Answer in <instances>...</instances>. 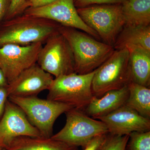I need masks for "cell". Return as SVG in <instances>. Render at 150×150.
<instances>
[{"label":"cell","instance_id":"30","mask_svg":"<svg viewBox=\"0 0 150 150\" xmlns=\"http://www.w3.org/2000/svg\"><path fill=\"white\" fill-rule=\"evenodd\" d=\"M2 150H7L5 149H2Z\"/></svg>","mask_w":150,"mask_h":150},{"label":"cell","instance_id":"11","mask_svg":"<svg viewBox=\"0 0 150 150\" xmlns=\"http://www.w3.org/2000/svg\"><path fill=\"white\" fill-rule=\"evenodd\" d=\"M20 136L42 137L38 130L30 123L23 111L7 99L0 120V148L7 149L13 140Z\"/></svg>","mask_w":150,"mask_h":150},{"label":"cell","instance_id":"20","mask_svg":"<svg viewBox=\"0 0 150 150\" xmlns=\"http://www.w3.org/2000/svg\"><path fill=\"white\" fill-rule=\"evenodd\" d=\"M129 136L125 150H150V131L133 132Z\"/></svg>","mask_w":150,"mask_h":150},{"label":"cell","instance_id":"19","mask_svg":"<svg viewBox=\"0 0 150 150\" xmlns=\"http://www.w3.org/2000/svg\"><path fill=\"white\" fill-rule=\"evenodd\" d=\"M128 87L129 95L125 105L136 110L143 117L150 118V88L132 81L129 82Z\"/></svg>","mask_w":150,"mask_h":150},{"label":"cell","instance_id":"13","mask_svg":"<svg viewBox=\"0 0 150 150\" xmlns=\"http://www.w3.org/2000/svg\"><path fill=\"white\" fill-rule=\"evenodd\" d=\"M96 119L103 122L108 133L112 135L124 136L134 132L150 131V118L143 117L125 105Z\"/></svg>","mask_w":150,"mask_h":150},{"label":"cell","instance_id":"12","mask_svg":"<svg viewBox=\"0 0 150 150\" xmlns=\"http://www.w3.org/2000/svg\"><path fill=\"white\" fill-rule=\"evenodd\" d=\"M52 75L46 72L37 63L21 73L7 87L8 94L18 97L37 96L51 87Z\"/></svg>","mask_w":150,"mask_h":150},{"label":"cell","instance_id":"24","mask_svg":"<svg viewBox=\"0 0 150 150\" xmlns=\"http://www.w3.org/2000/svg\"><path fill=\"white\" fill-rule=\"evenodd\" d=\"M108 134H100L93 137L83 148V150H99L106 139Z\"/></svg>","mask_w":150,"mask_h":150},{"label":"cell","instance_id":"7","mask_svg":"<svg viewBox=\"0 0 150 150\" xmlns=\"http://www.w3.org/2000/svg\"><path fill=\"white\" fill-rule=\"evenodd\" d=\"M65 113L66 124L61 131L51 137L53 139L84 148L93 137L108 133L103 122L90 117L83 110L73 108Z\"/></svg>","mask_w":150,"mask_h":150},{"label":"cell","instance_id":"18","mask_svg":"<svg viewBox=\"0 0 150 150\" xmlns=\"http://www.w3.org/2000/svg\"><path fill=\"white\" fill-rule=\"evenodd\" d=\"M121 5L125 26L150 25V0H126Z\"/></svg>","mask_w":150,"mask_h":150},{"label":"cell","instance_id":"14","mask_svg":"<svg viewBox=\"0 0 150 150\" xmlns=\"http://www.w3.org/2000/svg\"><path fill=\"white\" fill-rule=\"evenodd\" d=\"M129 95L127 85L119 89L108 91L100 98L93 96L83 111L90 117L97 119L124 105Z\"/></svg>","mask_w":150,"mask_h":150},{"label":"cell","instance_id":"2","mask_svg":"<svg viewBox=\"0 0 150 150\" xmlns=\"http://www.w3.org/2000/svg\"><path fill=\"white\" fill-rule=\"evenodd\" d=\"M59 30L71 47L74 60V72L78 74L93 71L115 51L112 46L100 42L76 28L61 25Z\"/></svg>","mask_w":150,"mask_h":150},{"label":"cell","instance_id":"28","mask_svg":"<svg viewBox=\"0 0 150 150\" xmlns=\"http://www.w3.org/2000/svg\"><path fill=\"white\" fill-rule=\"evenodd\" d=\"M8 86L7 81L4 73L0 69V87H6Z\"/></svg>","mask_w":150,"mask_h":150},{"label":"cell","instance_id":"22","mask_svg":"<svg viewBox=\"0 0 150 150\" xmlns=\"http://www.w3.org/2000/svg\"><path fill=\"white\" fill-rule=\"evenodd\" d=\"M28 8L26 0H11L8 11L4 21L8 20L22 15Z\"/></svg>","mask_w":150,"mask_h":150},{"label":"cell","instance_id":"23","mask_svg":"<svg viewBox=\"0 0 150 150\" xmlns=\"http://www.w3.org/2000/svg\"><path fill=\"white\" fill-rule=\"evenodd\" d=\"M126 0H74V4L77 8L86 7L93 5L122 4Z\"/></svg>","mask_w":150,"mask_h":150},{"label":"cell","instance_id":"27","mask_svg":"<svg viewBox=\"0 0 150 150\" xmlns=\"http://www.w3.org/2000/svg\"><path fill=\"white\" fill-rule=\"evenodd\" d=\"M11 0H0V25L4 20L10 5Z\"/></svg>","mask_w":150,"mask_h":150},{"label":"cell","instance_id":"25","mask_svg":"<svg viewBox=\"0 0 150 150\" xmlns=\"http://www.w3.org/2000/svg\"><path fill=\"white\" fill-rule=\"evenodd\" d=\"M7 86L0 87V120L2 117L8 98Z\"/></svg>","mask_w":150,"mask_h":150},{"label":"cell","instance_id":"9","mask_svg":"<svg viewBox=\"0 0 150 150\" xmlns=\"http://www.w3.org/2000/svg\"><path fill=\"white\" fill-rule=\"evenodd\" d=\"M43 43L26 46L8 44L0 47V69L8 84L24 70L37 63Z\"/></svg>","mask_w":150,"mask_h":150},{"label":"cell","instance_id":"4","mask_svg":"<svg viewBox=\"0 0 150 150\" xmlns=\"http://www.w3.org/2000/svg\"><path fill=\"white\" fill-rule=\"evenodd\" d=\"M8 99L23 111L30 123L45 138H51L53 136V126L57 118L73 108L68 104L40 99L37 96H10Z\"/></svg>","mask_w":150,"mask_h":150},{"label":"cell","instance_id":"1","mask_svg":"<svg viewBox=\"0 0 150 150\" xmlns=\"http://www.w3.org/2000/svg\"><path fill=\"white\" fill-rule=\"evenodd\" d=\"M61 25L48 19L23 14L0 25V47L6 44L26 46L45 43L59 32Z\"/></svg>","mask_w":150,"mask_h":150},{"label":"cell","instance_id":"10","mask_svg":"<svg viewBox=\"0 0 150 150\" xmlns=\"http://www.w3.org/2000/svg\"><path fill=\"white\" fill-rule=\"evenodd\" d=\"M23 14L48 19L62 26L81 30L96 40L100 39L97 33L81 18L74 4V0H57L40 7L28 8Z\"/></svg>","mask_w":150,"mask_h":150},{"label":"cell","instance_id":"5","mask_svg":"<svg viewBox=\"0 0 150 150\" xmlns=\"http://www.w3.org/2000/svg\"><path fill=\"white\" fill-rule=\"evenodd\" d=\"M81 18L104 43L113 47L125 25L121 4L89 6L77 9Z\"/></svg>","mask_w":150,"mask_h":150},{"label":"cell","instance_id":"8","mask_svg":"<svg viewBox=\"0 0 150 150\" xmlns=\"http://www.w3.org/2000/svg\"><path fill=\"white\" fill-rule=\"evenodd\" d=\"M37 64L55 78L74 72V60L71 47L59 32L49 38L40 50Z\"/></svg>","mask_w":150,"mask_h":150},{"label":"cell","instance_id":"26","mask_svg":"<svg viewBox=\"0 0 150 150\" xmlns=\"http://www.w3.org/2000/svg\"><path fill=\"white\" fill-rule=\"evenodd\" d=\"M57 0H26L28 8L40 7L49 4Z\"/></svg>","mask_w":150,"mask_h":150},{"label":"cell","instance_id":"29","mask_svg":"<svg viewBox=\"0 0 150 150\" xmlns=\"http://www.w3.org/2000/svg\"><path fill=\"white\" fill-rule=\"evenodd\" d=\"M2 149H1V148H0V150H2Z\"/></svg>","mask_w":150,"mask_h":150},{"label":"cell","instance_id":"15","mask_svg":"<svg viewBox=\"0 0 150 150\" xmlns=\"http://www.w3.org/2000/svg\"><path fill=\"white\" fill-rule=\"evenodd\" d=\"M115 50L144 48L150 51V26H125L120 33L113 46Z\"/></svg>","mask_w":150,"mask_h":150},{"label":"cell","instance_id":"6","mask_svg":"<svg viewBox=\"0 0 150 150\" xmlns=\"http://www.w3.org/2000/svg\"><path fill=\"white\" fill-rule=\"evenodd\" d=\"M130 81L129 50L127 48L115 50L95 70L92 81L93 94L101 97L108 91L128 85Z\"/></svg>","mask_w":150,"mask_h":150},{"label":"cell","instance_id":"16","mask_svg":"<svg viewBox=\"0 0 150 150\" xmlns=\"http://www.w3.org/2000/svg\"><path fill=\"white\" fill-rule=\"evenodd\" d=\"M129 51L130 81L150 88V51L140 48Z\"/></svg>","mask_w":150,"mask_h":150},{"label":"cell","instance_id":"3","mask_svg":"<svg viewBox=\"0 0 150 150\" xmlns=\"http://www.w3.org/2000/svg\"><path fill=\"white\" fill-rule=\"evenodd\" d=\"M95 72V70L85 74L74 72L55 78L47 99L83 110L93 96L91 85Z\"/></svg>","mask_w":150,"mask_h":150},{"label":"cell","instance_id":"21","mask_svg":"<svg viewBox=\"0 0 150 150\" xmlns=\"http://www.w3.org/2000/svg\"><path fill=\"white\" fill-rule=\"evenodd\" d=\"M129 138V135L118 136L108 133L99 150H125Z\"/></svg>","mask_w":150,"mask_h":150},{"label":"cell","instance_id":"17","mask_svg":"<svg viewBox=\"0 0 150 150\" xmlns=\"http://www.w3.org/2000/svg\"><path fill=\"white\" fill-rule=\"evenodd\" d=\"M7 150H79L71 146L51 138L20 136L14 139Z\"/></svg>","mask_w":150,"mask_h":150}]
</instances>
